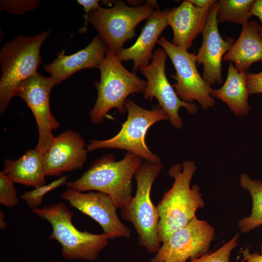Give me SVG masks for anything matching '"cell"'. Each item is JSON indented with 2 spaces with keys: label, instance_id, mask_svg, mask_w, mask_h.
<instances>
[{
  "label": "cell",
  "instance_id": "8",
  "mask_svg": "<svg viewBox=\"0 0 262 262\" xmlns=\"http://www.w3.org/2000/svg\"><path fill=\"white\" fill-rule=\"evenodd\" d=\"M125 107L128 112L126 120L119 132L107 140H92L86 146L88 151L100 148H118L132 153L146 161L161 162L162 159L147 147L145 137L148 129L162 120H168L166 114L159 106L147 110L127 99Z\"/></svg>",
  "mask_w": 262,
  "mask_h": 262
},
{
  "label": "cell",
  "instance_id": "4",
  "mask_svg": "<svg viewBox=\"0 0 262 262\" xmlns=\"http://www.w3.org/2000/svg\"><path fill=\"white\" fill-rule=\"evenodd\" d=\"M163 167L162 162L142 163L134 174L135 195L120 209L121 218L132 224L139 244L150 254H156L161 246L158 233L159 216L156 206L151 199L150 191Z\"/></svg>",
  "mask_w": 262,
  "mask_h": 262
},
{
  "label": "cell",
  "instance_id": "26",
  "mask_svg": "<svg viewBox=\"0 0 262 262\" xmlns=\"http://www.w3.org/2000/svg\"><path fill=\"white\" fill-rule=\"evenodd\" d=\"M14 181L0 172V204L7 207L17 205L18 199L14 185Z\"/></svg>",
  "mask_w": 262,
  "mask_h": 262
},
{
  "label": "cell",
  "instance_id": "12",
  "mask_svg": "<svg viewBox=\"0 0 262 262\" xmlns=\"http://www.w3.org/2000/svg\"><path fill=\"white\" fill-rule=\"evenodd\" d=\"M55 86L50 77L36 72L24 81L18 87L15 96L23 99L35 118L39 132L36 147L43 156L54 140L52 131L60 126L51 113L49 105L50 91Z\"/></svg>",
  "mask_w": 262,
  "mask_h": 262
},
{
  "label": "cell",
  "instance_id": "15",
  "mask_svg": "<svg viewBox=\"0 0 262 262\" xmlns=\"http://www.w3.org/2000/svg\"><path fill=\"white\" fill-rule=\"evenodd\" d=\"M86 146L82 137L72 130L55 137L43 158L46 176H58L81 168L87 158Z\"/></svg>",
  "mask_w": 262,
  "mask_h": 262
},
{
  "label": "cell",
  "instance_id": "13",
  "mask_svg": "<svg viewBox=\"0 0 262 262\" xmlns=\"http://www.w3.org/2000/svg\"><path fill=\"white\" fill-rule=\"evenodd\" d=\"M61 196L97 222L109 239L131 237V230L119 219L117 209L108 195L100 192L84 193L68 188Z\"/></svg>",
  "mask_w": 262,
  "mask_h": 262
},
{
  "label": "cell",
  "instance_id": "29",
  "mask_svg": "<svg viewBox=\"0 0 262 262\" xmlns=\"http://www.w3.org/2000/svg\"><path fill=\"white\" fill-rule=\"evenodd\" d=\"M77 2L81 5L84 9L85 14L83 16L84 18L83 26L79 29L81 33H84L87 31V24L88 23V16L89 13L94 9L98 8L99 6L98 0H77Z\"/></svg>",
  "mask_w": 262,
  "mask_h": 262
},
{
  "label": "cell",
  "instance_id": "14",
  "mask_svg": "<svg viewBox=\"0 0 262 262\" xmlns=\"http://www.w3.org/2000/svg\"><path fill=\"white\" fill-rule=\"evenodd\" d=\"M217 2L213 5L209 12L202 33V45L196 55L197 64L203 65V78L211 86L223 83L222 61L235 42L232 37L224 39L220 34L217 20Z\"/></svg>",
  "mask_w": 262,
  "mask_h": 262
},
{
  "label": "cell",
  "instance_id": "33",
  "mask_svg": "<svg viewBox=\"0 0 262 262\" xmlns=\"http://www.w3.org/2000/svg\"><path fill=\"white\" fill-rule=\"evenodd\" d=\"M7 223L5 221L4 213L0 210V228L4 229L7 228Z\"/></svg>",
  "mask_w": 262,
  "mask_h": 262
},
{
  "label": "cell",
  "instance_id": "25",
  "mask_svg": "<svg viewBox=\"0 0 262 262\" xmlns=\"http://www.w3.org/2000/svg\"><path fill=\"white\" fill-rule=\"evenodd\" d=\"M239 235L236 234L218 249L188 262H229L231 252L237 246Z\"/></svg>",
  "mask_w": 262,
  "mask_h": 262
},
{
  "label": "cell",
  "instance_id": "27",
  "mask_svg": "<svg viewBox=\"0 0 262 262\" xmlns=\"http://www.w3.org/2000/svg\"><path fill=\"white\" fill-rule=\"evenodd\" d=\"M40 3L36 0H2L0 2V11L13 15H22L36 9Z\"/></svg>",
  "mask_w": 262,
  "mask_h": 262
},
{
  "label": "cell",
  "instance_id": "19",
  "mask_svg": "<svg viewBox=\"0 0 262 262\" xmlns=\"http://www.w3.org/2000/svg\"><path fill=\"white\" fill-rule=\"evenodd\" d=\"M260 26L255 21L242 26L240 34L223 60L233 62L239 72L247 73L254 63L262 61V38L259 33Z\"/></svg>",
  "mask_w": 262,
  "mask_h": 262
},
{
  "label": "cell",
  "instance_id": "1",
  "mask_svg": "<svg viewBox=\"0 0 262 262\" xmlns=\"http://www.w3.org/2000/svg\"><path fill=\"white\" fill-rule=\"evenodd\" d=\"M196 170L193 161H185L182 164H176L168 170V174L174 179V182L156 206L159 216L158 237L161 243L196 218V211L205 206L199 186L194 184L191 187Z\"/></svg>",
  "mask_w": 262,
  "mask_h": 262
},
{
  "label": "cell",
  "instance_id": "18",
  "mask_svg": "<svg viewBox=\"0 0 262 262\" xmlns=\"http://www.w3.org/2000/svg\"><path fill=\"white\" fill-rule=\"evenodd\" d=\"M168 11L167 9L161 10L157 8L147 19L135 43L129 48L123 49L116 55L121 62L132 61L133 72L149 64L155 44L168 26L167 16Z\"/></svg>",
  "mask_w": 262,
  "mask_h": 262
},
{
  "label": "cell",
  "instance_id": "5",
  "mask_svg": "<svg viewBox=\"0 0 262 262\" xmlns=\"http://www.w3.org/2000/svg\"><path fill=\"white\" fill-rule=\"evenodd\" d=\"M121 62L114 52L108 49L98 67L100 71L99 82H95L98 97L89 115L94 124L102 122L113 108L124 115L127 97L134 93H143L145 90L147 81L137 77L135 72L129 71Z\"/></svg>",
  "mask_w": 262,
  "mask_h": 262
},
{
  "label": "cell",
  "instance_id": "3",
  "mask_svg": "<svg viewBox=\"0 0 262 262\" xmlns=\"http://www.w3.org/2000/svg\"><path fill=\"white\" fill-rule=\"evenodd\" d=\"M50 31L33 36L20 35L5 43L0 51V112H5L19 85L36 73L42 62L41 46Z\"/></svg>",
  "mask_w": 262,
  "mask_h": 262
},
{
  "label": "cell",
  "instance_id": "20",
  "mask_svg": "<svg viewBox=\"0 0 262 262\" xmlns=\"http://www.w3.org/2000/svg\"><path fill=\"white\" fill-rule=\"evenodd\" d=\"M43 158L35 148L28 149L16 160L6 159L2 171L14 182L39 187L46 183Z\"/></svg>",
  "mask_w": 262,
  "mask_h": 262
},
{
  "label": "cell",
  "instance_id": "2",
  "mask_svg": "<svg viewBox=\"0 0 262 262\" xmlns=\"http://www.w3.org/2000/svg\"><path fill=\"white\" fill-rule=\"evenodd\" d=\"M142 160L128 151L118 161L114 154H106L92 163L80 178L66 185L68 189L79 192L93 190L105 193L117 209H121L132 198V179Z\"/></svg>",
  "mask_w": 262,
  "mask_h": 262
},
{
  "label": "cell",
  "instance_id": "21",
  "mask_svg": "<svg viewBox=\"0 0 262 262\" xmlns=\"http://www.w3.org/2000/svg\"><path fill=\"white\" fill-rule=\"evenodd\" d=\"M246 73L238 72L232 63L228 68L227 78L223 85L213 89V95L227 104L233 114L238 116L248 114L250 107L246 82Z\"/></svg>",
  "mask_w": 262,
  "mask_h": 262
},
{
  "label": "cell",
  "instance_id": "34",
  "mask_svg": "<svg viewBox=\"0 0 262 262\" xmlns=\"http://www.w3.org/2000/svg\"></svg>",
  "mask_w": 262,
  "mask_h": 262
},
{
  "label": "cell",
  "instance_id": "32",
  "mask_svg": "<svg viewBox=\"0 0 262 262\" xmlns=\"http://www.w3.org/2000/svg\"><path fill=\"white\" fill-rule=\"evenodd\" d=\"M195 6L201 8L207 7L213 4L216 0H188Z\"/></svg>",
  "mask_w": 262,
  "mask_h": 262
},
{
  "label": "cell",
  "instance_id": "11",
  "mask_svg": "<svg viewBox=\"0 0 262 262\" xmlns=\"http://www.w3.org/2000/svg\"><path fill=\"white\" fill-rule=\"evenodd\" d=\"M215 235L210 224L196 217L162 243L150 262H188L208 252Z\"/></svg>",
  "mask_w": 262,
  "mask_h": 262
},
{
  "label": "cell",
  "instance_id": "31",
  "mask_svg": "<svg viewBox=\"0 0 262 262\" xmlns=\"http://www.w3.org/2000/svg\"><path fill=\"white\" fill-rule=\"evenodd\" d=\"M250 12L251 16L258 17L261 21L262 25L260 27L259 33L262 38V0L254 1Z\"/></svg>",
  "mask_w": 262,
  "mask_h": 262
},
{
  "label": "cell",
  "instance_id": "9",
  "mask_svg": "<svg viewBox=\"0 0 262 262\" xmlns=\"http://www.w3.org/2000/svg\"><path fill=\"white\" fill-rule=\"evenodd\" d=\"M157 43L165 50L174 66L176 74L170 76L176 81L172 86L180 99L190 103L196 101L203 110L213 107L216 103L213 89L197 69L196 53L175 46L164 36Z\"/></svg>",
  "mask_w": 262,
  "mask_h": 262
},
{
  "label": "cell",
  "instance_id": "24",
  "mask_svg": "<svg viewBox=\"0 0 262 262\" xmlns=\"http://www.w3.org/2000/svg\"><path fill=\"white\" fill-rule=\"evenodd\" d=\"M67 180V176H63L49 184L34 188L30 191L24 192L21 198L26 202L32 210L39 208L43 203L44 196L49 192L66 184L68 182Z\"/></svg>",
  "mask_w": 262,
  "mask_h": 262
},
{
  "label": "cell",
  "instance_id": "7",
  "mask_svg": "<svg viewBox=\"0 0 262 262\" xmlns=\"http://www.w3.org/2000/svg\"><path fill=\"white\" fill-rule=\"evenodd\" d=\"M109 8H98L91 11L88 22L98 32L108 49L117 55L124 43L135 36V28L147 19L158 8L155 0H147L144 4L129 6L122 0H116Z\"/></svg>",
  "mask_w": 262,
  "mask_h": 262
},
{
  "label": "cell",
  "instance_id": "23",
  "mask_svg": "<svg viewBox=\"0 0 262 262\" xmlns=\"http://www.w3.org/2000/svg\"><path fill=\"white\" fill-rule=\"evenodd\" d=\"M253 0H218V23L231 22L243 26L248 22Z\"/></svg>",
  "mask_w": 262,
  "mask_h": 262
},
{
  "label": "cell",
  "instance_id": "6",
  "mask_svg": "<svg viewBox=\"0 0 262 262\" xmlns=\"http://www.w3.org/2000/svg\"><path fill=\"white\" fill-rule=\"evenodd\" d=\"M32 211L50 224L52 232L49 238L61 244L62 256L66 260L95 261L108 245L109 239L104 234L79 230L72 224V212L62 202L46 205Z\"/></svg>",
  "mask_w": 262,
  "mask_h": 262
},
{
  "label": "cell",
  "instance_id": "22",
  "mask_svg": "<svg viewBox=\"0 0 262 262\" xmlns=\"http://www.w3.org/2000/svg\"><path fill=\"white\" fill-rule=\"evenodd\" d=\"M239 184L249 193L252 200L250 214L239 220L237 224L239 230L246 233L262 225V181L243 173L239 178Z\"/></svg>",
  "mask_w": 262,
  "mask_h": 262
},
{
  "label": "cell",
  "instance_id": "28",
  "mask_svg": "<svg viewBox=\"0 0 262 262\" xmlns=\"http://www.w3.org/2000/svg\"><path fill=\"white\" fill-rule=\"evenodd\" d=\"M246 85L249 95L262 93V71L255 73H246Z\"/></svg>",
  "mask_w": 262,
  "mask_h": 262
},
{
  "label": "cell",
  "instance_id": "16",
  "mask_svg": "<svg viewBox=\"0 0 262 262\" xmlns=\"http://www.w3.org/2000/svg\"><path fill=\"white\" fill-rule=\"evenodd\" d=\"M108 50L106 45L98 35L93 37L85 48L71 55L61 52L51 63L44 65L43 69L50 75L55 85L78 71L98 67Z\"/></svg>",
  "mask_w": 262,
  "mask_h": 262
},
{
  "label": "cell",
  "instance_id": "10",
  "mask_svg": "<svg viewBox=\"0 0 262 262\" xmlns=\"http://www.w3.org/2000/svg\"><path fill=\"white\" fill-rule=\"evenodd\" d=\"M168 55L162 48L156 49L151 62L139 70L147 79V85L143 93L146 100L157 99L160 107L167 115L168 120L176 129L182 128L183 122L179 114L180 108H184L191 115L198 112L196 104L180 99L173 86L168 80L165 73V62Z\"/></svg>",
  "mask_w": 262,
  "mask_h": 262
},
{
  "label": "cell",
  "instance_id": "30",
  "mask_svg": "<svg viewBox=\"0 0 262 262\" xmlns=\"http://www.w3.org/2000/svg\"><path fill=\"white\" fill-rule=\"evenodd\" d=\"M239 253L242 257V260L239 262H262V243L260 246V253L257 251L251 253L250 247L247 246L242 248Z\"/></svg>",
  "mask_w": 262,
  "mask_h": 262
},
{
  "label": "cell",
  "instance_id": "17",
  "mask_svg": "<svg viewBox=\"0 0 262 262\" xmlns=\"http://www.w3.org/2000/svg\"><path fill=\"white\" fill-rule=\"evenodd\" d=\"M213 4L201 8L186 0L169 10L167 20L173 33L172 43L186 50L191 48L195 39L202 33Z\"/></svg>",
  "mask_w": 262,
  "mask_h": 262
}]
</instances>
